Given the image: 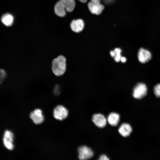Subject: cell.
<instances>
[{
	"label": "cell",
	"instance_id": "1",
	"mask_svg": "<svg viewBox=\"0 0 160 160\" xmlns=\"http://www.w3.org/2000/svg\"><path fill=\"white\" fill-rule=\"evenodd\" d=\"M66 69V59L63 55H60L54 58L51 64V70L53 73L56 76L63 75Z\"/></svg>",
	"mask_w": 160,
	"mask_h": 160
},
{
	"label": "cell",
	"instance_id": "2",
	"mask_svg": "<svg viewBox=\"0 0 160 160\" xmlns=\"http://www.w3.org/2000/svg\"><path fill=\"white\" fill-rule=\"evenodd\" d=\"M75 6L74 0H60L55 5V12L57 15L63 17L65 15V10L71 12L73 10Z\"/></svg>",
	"mask_w": 160,
	"mask_h": 160
},
{
	"label": "cell",
	"instance_id": "3",
	"mask_svg": "<svg viewBox=\"0 0 160 160\" xmlns=\"http://www.w3.org/2000/svg\"><path fill=\"white\" fill-rule=\"evenodd\" d=\"M78 157L80 160L89 159L94 155L92 150L89 147L85 145L79 146L77 149Z\"/></svg>",
	"mask_w": 160,
	"mask_h": 160
},
{
	"label": "cell",
	"instance_id": "4",
	"mask_svg": "<svg viewBox=\"0 0 160 160\" xmlns=\"http://www.w3.org/2000/svg\"><path fill=\"white\" fill-rule=\"evenodd\" d=\"M68 114L67 109L62 105L56 106L53 111V116L57 119L62 121L65 119Z\"/></svg>",
	"mask_w": 160,
	"mask_h": 160
},
{
	"label": "cell",
	"instance_id": "5",
	"mask_svg": "<svg viewBox=\"0 0 160 160\" xmlns=\"http://www.w3.org/2000/svg\"><path fill=\"white\" fill-rule=\"evenodd\" d=\"M147 91V88L145 84L139 83L134 88L133 96L136 99H141L146 95Z\"/></svg>",
	"mask_w": 160,
	"mask_h": 160
},
{
	"label": "cell",
	"instance_id": "6",
	"mask_svg": "<svg viewBox=\"0 0 160 160\" xmlns=\"http://www.w3.org/2000/svg\"><path fill=\"white\" fill-rule=\"evenodd\" d=\"M92 120L94 124L100 128L104 127L107 122V119L104 115L100 113L94 114L92 116Z\"/></svg>",
	"mask_w": 160,
	"mask_h": 160
},
{
	"label": "cell",
	"instance_id": "7",
	"mask_svg": "<svg viewBox=\"0 0 160 160\" xmlns=\"http://www.w3.org/2000/svg\"><path fill=\"white\" fill-rule=\"evenodd\" d=\"M13 135L10 131L6 130L4 133L3 140L4 145L9 150H12L14 147L13 144Z\"/></svg>",
	"mask_w": 160,
	"mask_h": 160
},
{
	"label": "cell",
	"instance_id": "8",
	"mask_svg": "<svg viewBox=\"0 0 160 160\" xmlns=\"http://www.w3.org/2000/svg\"><path fill=\"white\" fill-rule=\"evenodd\" d=\"M41 110L36 109L31 112L30 114V116L33 122L36 124H41L44 120V117Z\"/></svg>",
	"mask_w": 160,
	"mask_h": 160
},
{
	"label": "cell",
	"instance_id": "9",
	"mask_svg": "<svg viewBox=\"0 0 160 160\" xmlns=\"http://www.w3.org/2000/svg\"><path fill=\"white\" fill-rule=\"evenodd\" d=\"M138 57L139 61L142 63H145L151 58V55L149 51L143 48H141L138 53Z\"/></svg>",
	"mask_w": 160,
	"mask_h": 160
},
{
	"label": "cell",
	"instance_id": "10",
	"mask_svg": "<svg viewBox=\"0 0 160 160\" xmlns=\"http://www.w3.org/2000/svg\"><path fill=\"white\" fill-rule=\"evenodd\" d=\"M119 115L115 112L110 113L107 118V122L111 126H117L120 120Z\"/></svg>",
	"mask_w": 160,
	"mask_h": 160
},
{
	"label": "cell",
	"instance_id": "11",
	"mask_svg": "<svg viewBox=\"0 0 160 160\" xmlns=\"http://www.w3.org/2000/svg\"><path fill=\"white\" fill-rule=\"evenodd\" d=\"M84 25V22L81 19L73 20L70 25L72 30L77 33L80 32L83 30Z\"/></svg>",
	"mask_w": 160,
	"mask_h": 160
},
{
	"label": "cell",
	"instance_id": "12",
	"mask_svg": "<svg viewBox=\"0 0 160 160\" xmlns=\"http://www.w3.org/2000/svg\"><path fill=\"white\" fill-rule=\"evenodd\" d=\"M119 134L123 137H126L128 136L132 131V128L128 124H122L118 129Z\"/></svg>",
	"mask_w": 160,
	"mask_h": 160
},
{
	"label": "cell",
	"instance_id": "13",
	"mask_svg": "<svg viewBox=\"0 0 160 160\" xmlns=\"http://www.w3.org/2000/svg\"><path fill=\"white\" fill-rule=\"evenodd\" d=\"M88 7L92 13L97 15L100 14L104 8L103 5L95 4L91 1L88 3Z\"/></svg>",
	"mask_w": 160,
	"mask_h": 160
},
{
	"label": "cell",
	"instance_id": "14",
	"mask_svg": "<svg viewBox=\"0 0 160 160\" xmlns=\"http://www.w3.org/2000/svg\"><path fill=\"white\" fill-rule=\"evenodd\" d=\"M14 18L12 15L9 13L3 15L1 17L2 22L5 25L8 26L11 25L13 22Z\"/></svg>",
	"mask_w": 160,
	"mask_h": 160
},
{
	"label": "cell",
	"instance_id": "15",
	"mask_svg": "<svg viewBox=\"0 0 160 160\" xmlns=\"http://www.w3.org/2000/svg\"><path fill=\"white\" fill-rule=\"evenodd\" d=\"M114 51L115 52V55L114 57V60L117 62H119L121 61V50L119 48H116L115 49Z\"/></svg>",
	"mask_w": 160,
	"mask_h": 160
},
{
	"label": "cell",
	"instance_id": "16",
	"mask_svg": "<svg viewBox=\"0 0 160 160\" xmlns=\"http://www.w3.org/2000/svg\"><path fill=\"white\" fill-rule=\"evenodd\" d=\"M154 92L157 97H160V84H158L154 88Z\"/></svg>",
	"mask_w": 160,
	"mask_h": 160
},
{
	"label": "cell",
	"instance_id": "17",
	"mask_svg": "<svg viewBox=\"0 0 160 160\" xmlns=\"http://www.w3.org/2000/svg\"><path fill=\"white\" fill-rule=\"evenodd\" d=\"M6 77V73L5 71L3 69L0 70V82L2 83Z\"/></svg>",
	"mask_w": 160,
	"mask_h": 160
},
{
	"label": "cell",
	"instance_id": "18",
	"mask_svg": "<svg viewBox=\"0 0 160 160\" xmlns=\"http://www.w3.org/2000/svg\"><path fill=\"white\" fill-rule=\"evenodd\" d=\"M109 159V157L104 154L100 155L98 159L99 160H108Z\"/></svg>",
	"mask_w": 160,
	"mask_h": 160
},
{
	"label": "cell",
	"instance_id": "19",
	"mask_svg": "<svg viewBox=\"0 0 160 160\" xmlns=\"http://www.w3.org/2000/svg\"><path fill=\"white\" fill-rule=\"evenodd\" d=\"M94 4H100V0H90Z\"/></svg>",
	"mask_w": 160,
	"mask_h": 160
},
{
	"label": "cell",
	"instance_id": "20",
	"mask_svg": "<svg viewBox=\"0 0 160 160\" xmlns=\"http://www.w3.org/2000/svg\"><path fill=\"white\" fill-rule=\"evenodd\" d=\"M110 54L111 56L114 57L115 55V52L114 51H111L110 52Z\"/></svg>",
	"mask_w": 160,
	"mask_h": 160
},
{
	"label": "cell",
	"instance_id": "21",
	"mask_svg": "<svg viewBox=\"0 0 160 160\" xmlns=\"http://www.w3.org/2000/svg\"><path fill=\"white\" fill-rule=\"evenodd\" d=\"M126 61V58L124 57H122L121 59V61L122 63H125Z\"/></svg>",
	"mask_w": 160,
	"mask_h": 160
},
{
	"label": "cell",
	"instance_id": "22",
	"mask_svg": "<svg viewBox=\"0 0 160 160\" xmlns=\"http://www.w3.org/2000/svg\"><path fill=\"white\" fill-rule=\"evenodd\" d=\"M80 2L83 3H85L86 2L87 0H79Z\"/></svg>",
	"mask_w": 160,
	"mask_h": 160
}]
</instances>
